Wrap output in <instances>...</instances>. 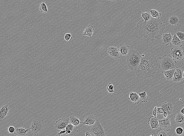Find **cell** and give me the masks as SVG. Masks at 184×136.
I'll return each mask as SVG.
<instances>
[{"mask_svg":"<svg viewBox=\"0 0 184 136\" xmlns=\"http://www.w3.org/2000/svg\"><path fill=\"white\" fill-rule=\"evenodd\" d=\"M148 11L151 13L152 18L159 19L162 16V14L157 10L154 9L149 10Z\"/></svg>","mask_w":184,"mask_h":136,"instance_id":"83f0119b","label":"cell"},{"mask_svg":"<svg viewBox=\"0 0 184 136\" xmlns=\"http://www.w3.org/2000/svg\"><path fill=\"white\" fill-rule=\"evenodd\" d=\"M94 30V27L91 25H89L83 30V35L87 36L90 38L93 34Z\"/></svg>","mask_w":184,"mask_h":136,"instance_id":"603a6c76","label":"cell"},{"mask_svg":"<svg viewBox=\"0 0 184 136\" xmlns=\"http://www.w3.org/2000/svg\"><path fill=\"white\" fill-rule=\"evenodd\" d=\"M89 131L95 136H105V132L103 126L97 119L95 123L89 129Z\"/></svg>","mask_w":184,"mask_h":136,"instance_id":"52a82bcc","label":"cell"},{"mask_svg":"<svg viewBox=\"0 0 184 136\" xmlns=\"http://www.w3.org/2000/svg\"><path fill=\"white\" fill-rule=\"evenodd\" d=\"M141 59V55L136 50H130L127 55L126 64L131 71H135L139 67Z\"/></svg>","mask_w":184,"mask_h":136,"instance_id":"3957f363","label":"cell"},{"mask_svg":"<svg viewBox=\"0 0 184 136\" xmlns=\"http://www.w3.org/2000/svg\"><path fill=\"white\" fill-rule=\"evenodd\" d=\"M141 16L145 21H148L152 18L151 13L149 11L142 13Z\"/></svg>","mask_w":184,"mask_h":136,"instance_id":"f1b7e54d","label":"cell"},{"mask_svg":"<svg viewBox=\"0 0 184 136\" xmlns=\"http://www.w3.org/2000/svg\"><path fill=\"white\" fill-rule=\"evenodd\" d=\"M183 71L178 67H176L173 77V81L174 82H178L183 80Z\"/></svg>","mask_w":184,"mask_h":136,"instance_id":"8fae6325","label":"cell"},{"mask_svg":"<svg viewBox=\"0 0 184 136\" xmlns=\"http://www.w3.org/2000/svg\"><path fill=\"white\" fill-rule=\"evenodd\" d=\"M165 27V24L159 19L152 18L147 21H145L144 20L139 21L136 30L147 42L150 40L153 42L155 39L159 40L162 38Z\"/></svg>","mask_w":184,"mask_h":136,"instance_id":"6da1fadb","label":"cell"},{"mask_svg":"<svg viewBox=\"0 0 184 136\" xmlns=\"http://www.w3.org/2000/svg\"><path fill=\"white\" fill-rule=\"evenodd\" d=\"M69 119L70 123L74 126H77L82 123L78 117L71 116Z\"/></svg>","mask_w":184,"mask_h":136,"instance_id":"484cf974","label":"cell"},{"mask_svg":"<svg viewBox=\"0 0 184 136\" xmlns=\"http://www.w3.org/2000/svg\"><path fill=\"white\" fill-rule=\"evenodd\" d=\"M97 119V118L96 116L91 115H89L85 117L82 124L83 126L93 125Z\"/></svg>","mask_w":184,"mask_h":136,"instance_id":"4fadbf2b","label":"cell"},{"mask_svg":"<svg viewBox=\"0 0 184 136\" xmlns=\"http://www.w3.org/2000/svg\"><path fill=\"white\" fill-rule=\"evenodd\" d=\"M183 115H184V114H183Z\"/></svg>","mask_w":184,"mask_h":136,"instance_id":"7dc6e473","label":"cell"},{"mask_svg":"<svg viewBox=\"0 0 184 136\" xmlns=\"http://www.w3.org/2000/svg\"><path fill=\"white\" fill-rule=\"evenodd\" d=\"M182 41L176 33L174 35L171 42L173 45L175 46L181 47L182 46Z\"/></svg>","mask_w":184,"mask_h":136,"instance_id":"cb8c5ba5","label":"cell"},{"mask_svg":"<svg viewBox=\"0 0 184 136\" xmlns=\"http://www.w3.org/2000/svg\"><path fill=\"white\" fill-rule=\"evenodd\" d=\"M176 68L167 70L163 72L162 73L164 76L167 81L173 80V77Z\"/></svg>","mask_w":184,"mask_h":136,"instance_id":"ffe728a7","label":"cell"},{"mask_svg":"<svg viewBox=\"0 0 184 136\" xmlns=\"http://www.w3.org/2000/svg\"><path fill=\"white\" fill-rule=\"evenodd\" d=\"M164 111V109L162 107H160L157 108L156 112L157 115L158 114H162L163 113Z\"/></svg>","mask_w":184,"mask_h":136,"instance_id":"e575fe53","label":"cell"},{"mask_svg":"<svg viewBox=\"0 0 184 136\" xmlns=\"http://www.w3.org/2000/svg\"><path fill=\"white\" fill-rule=\"evenodd\" d=\"M116 0H111V1H116Z\"/></svg>","mask_w":184,"mask_h":136,"instance_id":"f6af8a7d","label":"cell"},{"mask_svg":"<svg viewBox=\"0 0 184 136\" xmlns=\"http://www.w3.org/2000/svg\"><path fill=\"white\" fill-rule=\"evenodd\" d=\"M157 135L158 136H170L171 135L166 131L160 129L157 131Z\"/></svg>","mask_w":184,"mask_h":136,"instance_id":"4dcf8cb0","label":"cell"},{"mask_svg":"<svg viewBox=\"0 0 184 136\" xmlns=\"http://www.w3.org/2000/svg\"><path fill=\"white\" fill-rule=\"evenodd\" d=\"M159 70V63L156 56L145 52L141 55V61L135 74L138 77L145 79L153 77Z\"/></svg>","mask_w":184,"mask_h":136,"instance_id":"7a4b0ae2","label":"cell"},{"mask_svg":"<svg viewBox=\"0 0 184 136\" xmlns=\"http://www.w3.org/2000/svg\"><path fill=\"white\" fill-rule=\"evenodd\" d=\"M129 99L134 103L136 104H138L139 103L140 100L139 94L136 92H130L129 94Z\"/></svg>","mask_w":184,"mask_h":136,"instance_id":"44dd1931","label":"cell"},{"mask_svg":"<svg viewBox=\"0 0 184 136\" xmlns=\"http://www.w3.org/2000/svg\"><path fill=\"white\" fill-rule=\"evenodd\" d=\"M64 37L65 39L67 41H70L72 39V35L70 33H66Z\"/></svg>","mask_w":184,"mask_h":136,"instance_id":"836d02e7","label":"cell"},{"mask_svg":"<svg viewBox=\"0 0 184 136\" xmlns=\"http://www.w3.org/2000/svg\"><path fill=\"white\" fill-rule=\"evenodd\" d=\"M107 52L112 58L115 59H119L120 54L118 48L116 46H111L109 47Z\"/></svg>","mask_w":184,"mask_h":136,"instance_id":"30bf717a","label":"cell"},{"mask_svg":"<svg viewBox=\"0 0 184 136\" xmlns=\"http://www.w3.org/2000/svg\"><path fill=\"white\" fill-rule=\"evenodd\" d=\"M11 109L8 104L3 106L0 109V120L2 122L8 115L9 110Z\"/></svg>","mask_w":184,"mask_h":136,"instance_id":"2e32d148","label":"cell"},{"mask_svg":"<svg viewBox=\"0 0 184 136\" xmlns=\"http://www.w3.org/2000/svg\"><path fill=\"white\" fill-rule=\"evenodd\" d=\"M158 121L160 129L168 131L171 128V120L169 116L162 120L158 119Z\"/></svg>","mask_w":184,"mask_h":136,"instance_id":"9c48e42d","label":"cell"},{"mask_svg":"<svg viewBox=\"0 0 184 136\" xmlns=\"http://www.w3.org/2000/svg\"><path fill=\"white\" fill-rule=\"evenodd\" d=\"M183 128L180 127H177L175 130V132L177 134L179 135H182L183 133Z\"/></svg>","mask_w":184,"mask_h":136,"instance_id":"1f68e13d","label":"cell"},{"mask_svg":"<svg viewBox=\"0 0 184 136\" xmlns=\"http://www.w3.org/2000/svg\"><path fill=\"white\" fill-rule=\"evenodd\" d=\"M70 123V119L68 118H60L56 121L54 124L55 129L59 132L65 129L68 124Z\"/></svg>","mask_w":184,"mask_h":136,"instance_id":"ba28073f","label":"cell"},{"mask_svg":"<svg viewBox=\"0 0 184 136\" xmlns=\"http://www.w3.org/2000/svg\"><path fill=\"white\" fill-rule=\"evenodd\" d=\"M66 133V129L61 130L58 132L57 134V135L58 136H62Z\"/></svg>","mask_w":184,"mask_h":136,"instance_id":"8d00e7d4","label":"cell"},{"mask_svg":"<svg viewBox=\"0 0 184 136\" xmlns=\"http://www.w3.org/2000/svg\"><path fill=\"white\" fill-rule=\"evenodd\" d=\"M180 22L179 19L177 16L173 15L169 16V22L171 25L172 26L177 25Z\"/></svg>","mask_w":184,"mask_h":136,"instance_id":"d4e9b609","label":"cell"},{"mask_svg":"<svg viewBox=\"0 0 184 136\" xmlns=\"http://www.w3.org/2000/svg\"><path fill=\"white\" fill-rule=\"evenodd\" d=\"M138 94L140 101L142 103H147V102L148 98L146 90L141 93L139 92Z\"/></svg>","mask_w":184,"mask_h":136,"instance_id":"4316f807","label":"cell"},{"mask_svg":"<svg viewBox=\"0 0 184 136\" xmlns=\"http://www.w3.org/2000/svg\"><path fill=\"white\" fill-rule=\"evenodd\" d=\"M92 135L91 134V133H90L89 131H87L85 132V136H92Z\"/></svg>","mask_w":184,"mask_h":136,"instance_id":"b9f144b4","label":"cell"},{"mask_svg":"<svg viewBox=\"0 0 184 136\" xmlns=\"http://www.w3.org/2000/svg\"><path fill=\"white\" fill-rule=\"evenodd\" d=\"M106 89L107 90L108 93H112L114 92L113 89Z\"/></svg>","mask_w":184,"mask_h":136,"instance_id":"60d3db41","label":"cell"},{"mask_svg":"<svg viewBox=\"0 0 184 136\" xmlns=\"http://www.w3.org/2000/svg\"><path fill=\"white\" fill-rule=\"evenodd\" d=\"M29 130V128L27 129L25 127L18 128H16L14 133L18 136H26L28 135L27 132Z\"/></svg>","mask_w":184,"mask_h":136,"instance_id":"ac0fdd59","label":"cell"},{"mask_svg":"<svg viewBox=\"0 0 184 136\" xmlns=\"http://www.w3.org/2000/svg\"><path fill=\"white\" fill-rule=\"evenodd\" d=\"M66 134L67 135H73L78 132V127L74 125L71 123H69L66 129Z\"/></svg>","mask_w":184,"mask_h":136,"instance_id":"7c38bea8","label":"cell"},{"mask_svg":"<svg viewBox=\"0 0 184 136\" xmlns=\"http://www.w3.org/2000/svg\"><path fill=\"white\" fill-rule=\"evenodd\" d=\"M159 69L162 73L167 70L176 68L177 63L169 54H165L159 58Z\"/></svg>","mask_w":184,"mask_h":136,"instance_id":"277c9868","label":"cell"},{"mask_svg":"<svg viewBox=\"0 0 184 136\" xmlns=\"http://www.w3.org/2000/svg\"><path fill=\"white\" fill-rule=\"evenodd\" d=\"M172 38L170 32L168 33H163L161 38L163 44L166 46L171 44Z\"/></svg>","mask_w":184,"mask_h":136,"instance_id":"e0dca14e","label":"cell"},{"mask_svg":"<svg viewBox=\"0 0 184 136\" xmlns=\"http://www.w3.org/2000/svg\"><path fill=\"white\" fill-rule=\"evenodd\" d=\"M113 89L114 86L112 83H109L106 89Z\"/></svg>","mask_w":184,"mask_h":136,"instance_id":"f35d334b","label":"cell"},{"mask_svg":"<svg viewBox=\"0 0 184 136\" xmlns=\"http://www.w3.org/2000/svg\"><path fill=\"white\" fill-rule=\"evenodd\" d=\"M174 123L179 124L184 122V115L181 113H178L173 117Z\"/></svg>","mask_w":184,"mask_h":136,"instance_id":"7402d4cb","label":"cell"},{"mask_svg":"<svg viewBox=\"0 0 184 136\" xmlns=\"http://www.w3.org/2000/svg\"><path fill=\"white\" fill-rule=\"evenodd\" d=\"M110 0V1H111V0Z\"/></svg>","mask_w":184,"mask_h":136,"instance_id":"bcb514c9","label":"cell"},{"mask_svg":"<svg viewBox=\"0 0 184 136\" xmlns=\"http://www.w3.org/2000/svg\"><path fill=\"white\" fill-rule=\"evenodd\" d=\"M180 112L182 113L183 114H184V107L180 111Z\"/></svg>","mask_w":184,"mask_h":136,"instance_id":"7bdbcfd3","label":"cell"},{"mask_svg":"<svg viewBox=\"0 0 184 136\" xmlns=\"http://www.w3.org/2000/svg\"><path fill=\"white\" fill-rule=\"evenodd\" d=\"M169 54L178 63L183 60L184 52L180 47L175 46L171 49Z\"/></svg>","mask_w":184,"mask_h":136,"instance_id":"8992f818","label":"cell"},{"mask_svg":"<svg viewBox=\"0 0 184 136\" xmlns=\"http://www.w3.org/2000/svg\"><path fill=\"white\" fill-rule=\"evenodd\" d=\"M162 115V117L164 118H165L168 116L167 113L164 111Z\"/></svg>","mask_w":184,"mask_h":136,"instance_id":"ab89813d","label":"cell"},{"mask_svg":"<svg viewBox=\"0 0 184 136\" xmlns=\"http://www.w3.org/2000/svg\"><path fill=\"white\" fill-rule=\"evenodd\" d=\"M159 105L160 107L163 108L165 111L167 112L168 116L171 114L174 111L173 105L171 102H165Z\"/></svg>","mask_w":184,"mask_h":136,"instance_id":"5bb4252c","label":"cell"},{"mask_svg":"<svg viewBox=\"0 0 184 136\" xmlns=\"http://www.w3.org/2000/svg\"><path fill=\"white\" fill-rule=\"evenodd\" d=\"M15 128L13 126H10L8 128V131L10 133H14L15 131Z\"/></svg>","mask_w":184,"mask_h":136,"instance_id":"d590c367","label":"cell"},{"mask_svg":"<svg viewBox=\"0 0 184 136\" xmlns=\"http://www.w3.org/2000/svg\"><path fill=\"white\" fill-rule=\"evenodd\" d=\"M157 108V106H155L153 109V110L152 112V114L153 116L154 117L156 118L157 117V114L156 112V109Z\"/></svg>","mask_w":184,"mask_h":136,"instance_id":"74e56055","label":"cell"},{"mask_svg":"<svg viewBox=\"0 0 184 136\" xmlns=\"http://www.w3.org/2000/svg\"><path fill=\"white\" fill-rule=\"evenodd\" d=\"M176 34L177 37L182 41H184V33L177 31Z\"/></svg>","mask_w":184,"mask_h":136,"instance_id":"d6a6232c","label":"cell"},{"mask_svg":"<svg viewBox=\"0 0 184 136\" xmlns=\"http://www.w3.org/2000/svg\"><path fill=\"white\" fill-rule=\"evenodd\" d=\"M183 80H184V71H183Z\"/></svg>","mask_w":184,"mask_h":136,"instance_id":"ee69618b","label":"cell"},{"mask_svg":"<svg viewBox=\"0 0 184 136\" xmlns=\"http://www.w3.org/2000/svg\"><path fill=\"white\" fill-rule=\"evenodd\" d=\"M39 8L40 11L42 13H45L48 12L47 7L44 2L40 4Z\"/></svg>","mask_w":184,"mask_h":136,"instance_id":"f546056e","label":"cell"},{"mask_svg":"<svg viewBox=\"0 0 184 136\" xmlns=\"http://www.w3.org/2000/svg\"><path fill=\"white\" fill-rule=\"evenodd\" d=\"M158 119V117L155 118L153 116L149 118L148 124L150 125L152 129H156L159 127Z\"/></svg>","mask_w":184,"mask_h":136,"instance_id":"9a60e30c","label":"cell"},{"mask_svg":"<svg viewBox=\"0 0 184 136\" xmlns=\"http://www.w3.org/2000/svg\"><path fill=\"white\" fill-rule=\"evenodd\" d=\"M129 48L128 46L123 44H120L118 49L120 55L127 56L130 51Z\"/></svg>","mask_w":184,"mask_h":136,"instance_id":"d6986e66","label":"cell"},{"mask_svg":"<svg viewBox=\"0 0 184 136\" xmlns=\"http://www.w3.org/2000/svg\"><path fill=\"white\" fill-rule=\"evenodd\" d=\"M45 125L43 120L38 118L34 119L31 123L30 130L34 135L39 134L43 132Z\"/></svg>","mask_w":184,"mask_h":136,"instance_id":"5b68a950","label":"cell"}]
</instances>
